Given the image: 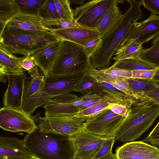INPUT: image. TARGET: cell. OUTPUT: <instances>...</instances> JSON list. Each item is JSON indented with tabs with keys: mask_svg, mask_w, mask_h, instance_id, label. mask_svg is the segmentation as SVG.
<instances>
[{
	"mask_svg": "<svg viewBox=\"0 0 159 159\" xmlns=\"http://www.w3.org/2000/svg\"><path fill=\"white\" fill-rule=\"evenodd\" d=\"M142 5L151 12V14L159 15V0H141Z\"/></svg>",
	"mask_w": 159,
	"mask_h": 159,
	"instance_id": "b9f144b4",
	"label": "cell"
},
{
	"mask_svg": "<svg viewBox=\"0 0 159 159\" xmlns=\"http://www.w3.org/2000/svg\"><path fill=\"white\" fill-rule=\"evenodd\" d=\"M115 136L108 137L100 149L92 159H99L112 152V149L116 140Z\"/></svg>",
	"mask_w": 159,
	"mask_h": 159,
	"instance_id": "d590c367",
	"label": "cell"
},
{
	"mask_svg": "<svg viewBox=\"0 0 159 159\" xmlns=\"http://www.w3.org/2000/svg\"><path fill=\"white\" fill-rule=\"evenodd\" d=\"M23 159H39V158L36 157H35L33 155H32L31 157H30L25 158H24Z\"/></svg>",
	"mask_w": 159,
	"mask_h": 159,
	"instance_id": "816d5d0a",
	"label": "cell"
},
{
	"mask_svg": "<svg viewBox=\"0 0 159 159\" xmlns=\"http://www.w3.org/2000/svg\"><path fill=\"white\" fill-rule=\"evenodd\" d=\"M37 66H35L28 71V73L31 78L36 77L41 75Z\"/></svg>",
	"mask_w": 159,
	"mask_h": 159,
	"instance_id": "7dc6e473",
	"label": "cell"
},
{
	"mask_svg": "<svg viewBox=\"0 0 159 159\" xmlns=\"http://www.w3.org/2000/svg\"><path fill=\"white\" fill-rule=\"evenodd\" d=\"M125 117L106 109L96 115L88 116L84 122V129L102 136H115Z\"/></svg>",
	"mask_w": 159,
	"mask_h": 159,
	"instance_id": "9c48e42d",
	"label": "cell"
},
{
	"mask_svg": "<svg viewBox=\"0 0 159 159\" xmlns=\"http://www.w3.org/2000/svg\"><path fill=\"white\" fill-rule=\"evenodd\" d=\"M143 44L136 40L131 42L120 49L118 50L113 58L115 61L128 58L141 59Z\"/></svg>",
	"mask_w": 159,
	"mask_h": 159,
	"instance_id": "484cf974",
	"label": "cell"
},
{
	"mask_svg": "<svg viewBox=\"0 0 159 159\" xmlns=\"http://www.w3.org/2000/svg\"><path fill=\"white\" fill-rule=\"evenodd\" d=\"M21 66L24 69L28 71L35 66H37V63L33 57L29 55H26L23 60Z\"/></svg>",
	"mask_w": 159,
	"mask_h": 159,
	"instance_id": "7bdbcfd3",
	"label": "cell"
},
{
	"mask_svg": "<svg viewBox=\"0 0 159 159\" xmlns=\"http://www.w3.org/2000/svg\"><path fill=\"white\" fill-rule=\"evenodd\" d=\"M20 12L24 13L38 15L39 10L45 0H15Z\"/></svg>",
	"mask_w": 159,
	"mask_h": 159,
	"instance_id": "4dcf8cb0",
	"label": "cell"
},
{
	"mask_svg": "<svg viewBox=\"0 0 159 159\" xmlns=\"http://www.w3.org/2000/svg\"><path fill=\"white\" fill-rule=\"evenodd\" d=\"M45 82L44 75H41L33 78L26 76L25 80L23 103L31 95L43 88Z\"/></svg>",
	"mask_w": 159,
	"mask_h": 159,
	"instance_id": "83f0119b",
	"label": "cell"
},
{
	"mask_svg": "<svg viewBox=\"0 0 159 159\" xmlns=\"http://www.w3.org/2000/svg\"><path fill=\"white\" fill-rule=\"evenodd\" d=\"M54 2L60 19L71 22L75 20L74 12L70 6L69 0H54Z\"/></svg>",
	"mask_w": 159,
	"mask_h": 159,
	"instance_id": "d6a6232c",
	"label": "cell"
},
{
	"mask_svg": "<svg viewBox=\"0 0 159 159\" xmlns=\"http://www.w3.org/2000/svg\"><path fill=\"white\" fill-rule=\"evenodd\" d=\"M95 86V80L85 73L82 74L80 81L75 86L73 92L82 93L85 97L92 94L93 92V89Z\"/></svg>",
	"mask_w": 159,
	"mask_h": 159,
	"instance_id": "1f68e13d",
	"label": "cell"
},
{
	"mask_svg": "<svg viewBox=\"0 0 159 159\" xmlns=\"http://www.w3.org/2000/svg\"><path fill=\"white\" fill-rule=\"evenodd\" d=\"M124 14L117 4L113 5L105 13L97 23L96 28L101 38L113 31L121 21Z\"/></svg>",
	"mask_w": 159,
	"mask_h": 159,
	"instance_id": "44dd1931",
	"label": "cell"
},
{
	"mask_svg": "<svg viewBox=\"0 0 159 159\" xmlns=\"http://www.w3.org/2000/svg\"><path fill=\"white\" fill-rule=\"evenodd\" d=\"M73 153V159H92L108 137L90 133L84 129L69 136Z\"/></svg>",
	"mask_w": 159,
	"mask_h": 159,
	"instance_id": "8fae6325",
	"label": "cell"
},
{
	"mask_svg": "<svg viewBox=\"0 0 159 159\" xmlns=\"http://www.w3.org/2000/svg\"><path fill=\"white\" fill-rule=\"evenodd\" d=\"M33 117L40 132L70 136L84 128L88 116H79L76 114L45 115L42 117L39 112Z\"/></svg>",
	"mask_w": 159,
	"mask_h": 159,
	"instance_id": "52a82bcc",
	"label": "cell"
},
{
	"mask_svg": "<svg viewBox=\"0 0 159 159\" xmlns=\"http://www.w3.org/2000/svg\"><path fill=\"white\" fill-rule=\"evenodd\" d=\"M87 96L67 103H49L43 105L45 115H75L80 111V106L86 101Z\"/></svg>",
	"mask_w": 159,
	"mask_h": 159,
	"instance_id": "603a6c76",
	"label": "cell"
},
{
	"mask_svg": "<svg viewBox=\"0 0 159 159\" xmlns=\"http://www.w3.org/2000/svg\"><path fill=\"white\" fill-rule=\"evenodd\" d=\"M104 99L99 94L95 93L87 96L86 101L80 106V111L84 110L92 106L96 103Z\"/></svg>",
	"mask_w": 159,
	"mask_h": 159,
	"instance_id": "f35d334b",
	"label": "cell"
},
{
	"mask_svg": "<svg viewBox=\"0 0 159 159\" xmlns=\"http://www.w3.org/2000/svg\"><path fill=\"white\" fill-rule=\"evenodd\" d=\"M47 30L62 40L71 42L83 47L90 41L101 38L96 29L87 27Z\"/></svg>",
	"mask_w": 159,
	"mask_h": 159,
	"instance_id": "9a60e30c",
	"label": "cell"
},
{
	"mask_svg": "<svg viewBox=\"0 0 159 159\" xmlns=\"http://www.w3.org/2000/svg\"><path fill=\"white\" fill-rule=\"evenodd\" d=\"M90 59L83 47L71 42L62 40L59 54L48 75L83 74L87 70Z\"/></svg>",
	"mask_w": 159,
	"mask_h": 159,
	"instance_id": "8992f818",
	"label": "cell"
},
{
	"mask_svg": "<svg viewBox=\"0 0 159 159\" xmlns=\"http://www.w3.org/2000/svg\"><path fill=\"white\" fill-rule=\"evenodd\" d=\"M32 155L40 159H73L74 153L69 136L43 133L38 128L27 134L23 140Z\"/></svg>",
	"mask_w": 159,
	"mask_h": 159,
	"instance_id": "5b68a950",
	"label": "cell"
},
{
	"mask_svg": "<svg viewBox=\"0 0 159 159\" xmlns=\"http://www.w3.org/2000/svg\"><path fill=\"white\" fill-rule=\"evenodd\" d=\"M26 56L17 57L0 48V81L6 83L8 75H22L25 70L21 66Z\"/></svg>",
	"mask_w": 159,
	"mask_h": 159,
	"instance_id": "d6986e66",
	"label": "cell"
},
{
	"mask_svg": "<svg viewBox=\"0 0 159 159\" xmlns=\"http://www.w3.org/2000/svg\"><path fill=\"white\" fill-rule=\"evenodd\" d=\"M86 0H70V3H73L75 4H80L81 5H83L84 3V2Z\"/></svg>",
	"mask_w": 159,
	"mask_h": 159,
	"instance_id": "f907efd6",
	"label": "cell"
},
{
	"mask_svg": "<svg viewBox=\"0 0 159 159\" xmlns=\"http://www.w3.org/2000/svg\"><path fill=\"white\" fill-rule=\"evenodd\" d=\"M115 152L116 159H159V150L143 141L127 142Z\"/></svg>",
	"mask_w": 159,
	"mask_h": 159,
	"instance_id": "4fadbf2b",
	"label": "cell"
},
{
	"mask_svg": "<svg viewBox=\"0 0 159 159\" xmlns=\"http://www.w3.org/2000/svg\"><path fill=\"white\" fill-rule=\"evenodd\" d=\"M119 69L132 71L153 70L157 67L141 59L128 58L115 61L112 65Z\"/></svg>",
	"mask_w": 159,
	"mask_h": 159,
	"instance_id": "d4e9b609",
	"label": "cell"
},
{
	"mask_svg": "<svg viewBox=\"0 0 159 159\" xmlns=\"http://www.w3.org/2000/svg\"><path fill=\"white\" fill-rule=\"evenodd\" d=\"M152 79L157 83H159V66L156 69L155 73Z\"/></svg>",
	"mask_w": 159,
	"mask_h": 159,
	"instance_id": "c3c4849f",
	"label": "cell"
},
{
	"mask_svg": "<svg viewBox=\"0 0 159 159\" xmlns=\"http://www.w3.org/2000/svg\"><path fill=\"white\" fill-rule=\"evenodd\" d=\"M43 21L39 15L19 12L14 15L6 23L5 26L25 30L45 31L47 30V28L42 24Z\"/></svg>",
	"mask_w": 159,
	"mask_h": 159,
	"instance_id": "ffe728a7",
	"label": "cell"
},
{
	"mask_svg": "<svg viewBox=\"0 0 159 159\" xmlns=\"http://www.w3.org/2000/svg\"><path fill=\"white\" fill-rule=\"evenodd\" d=\"M93 90L109 103L121 104L128 108L130 107L135 98L134 96L126 95L109 84L96 81Z\"/></svg>",
	"mask_w": 159,
	"mask_h": 159,
	"instance_id": "ac0fdd59",
	"label": "cell"
},
{
	"mask_svg": "<svg viewBox=\"0 0 159 159\" xmlns=\"http://www.w3.org/2000/svg\"><path fill=\"white\" fill-rule=\"evenodd\" d=\"M110 103L106 100L104 99L86 109L80 111L76 115L79 116H93L107 109Z\"/></svg>",
	"mask_w": 159,
	"mask_h": 159,
	"instance_id": "836d02e7",
	"label": "cell"
},
{
	"mask_svg": "<svg viewBox=\"0 0 159 159\" xmlns=\"http://www.w3.org/2000/svg\"><path fill=\"white\" fill-rule=\"evenodd\" d=\"M19 12L18 7L15 0H0V33L9 20Z\"/></svg>",
	"mask_w": 159,
	"mask_h": 159,
	"instance_id": "4316f807",
	"label": "cell"
},
{
	"mask_svg": "<svg viewBox=\"0 0 159 159\" xmlns=\"http://www.w3.org/2000/svg\"><path fill=\"white\" fill-rule=\"evenodd\" d=\"M60 39L48 30L34 31L5 26L0 33V48L12 54L31 55Z\"/></svg>",
	"mask_w": 159,
	"mask_h": 159,
	"instance_id": "277c9868",
	"label": "cell"
},
{
	"mask_svg": "<svg viewBox=\"0 0 159 159\" xmlns=\"http://www.w3.org/2000/svg\"><path fill=\"white\" fill-rule=\"evenodd\" d=\"M143 96L149 98L155 103L159 105V84L152 90L145 93Z\"/></svg>",
	"mask_w": 159,
	"mask_h": 159,
	"instance_id": "ee69618b",
	"label": "cell"
},
{
	"mask_svg": "<svg viewBox=\"0 0 159 159\" xmlns=\"http://www.w3.org/2000/svg\"><path fill=\"white\" fill-rule=\"evenodd\" d=\"M147 137L149 138H159V121Z\"/></svg>",
	"mask_w": 159,
	"mask_h": 159,
	"instance_id": "bcb514c9",
	"label": "cell"
},
{
	"mask_svg": "<svg viewBox=\"0 0 159 159\" xmlns=\"http://www.w3.org/2000/svg\"><path fill=\"white\" fill-rule=\"evenodd\" d=\"M82 74L71 76H45L44 86L31 95L23 105V110L30 115L37 108L49 103H67L75 102L79 97L70 93L81 79Z\"/></svg>",
	"mask_w": 159,
	"mask_h": 159,
	"instance_id": "6da1fadb",
	"label": "cell"
},
{
	"mask_svg": "<svg viewBox=\"0 0 159 159\" xmlns=\"http://www.w3.org/2000/svg\"><path fill=\"white\" fill-rule=\"evenodd\" d=\"M38 15L43 21H53L60 19L54 0H45L39 10Z\"/></svg>",
	"mask_w": 159,
	"mask_h": 159,
	"instance_id": "f546056e",
	"label": "cell"
},
{
	"mask_svg": "<svg viewBox=\"0 0 159 159\" xmlns=\"http://www.w3.org/2000/svg\"><path fill=\"white\" fill-rule=\"evenodd\" d=\"M27 76L22 75H7L8 85L4 94V107L23 110L25 83Z\"/></svg>",
	"mask_w": 159,
	"mask_h": 159,
	"instance_id": "5bb4252c",
	"label": "cell"
},
{
	"mask_svg": "<svg viewBox=\"0 0 159 159\" xmlns=\"http://www.w3.org/2000/svg\"><path fill=\"white\" fill-rule=\"evenodd\" d=\"M159 34V15L151 14L146 20L135 23L118 50L122 49L134 40L143 44L154 39Z\"/></svg>",
	"mask_w": 159,
	"mask_h": 159,
	"instance_id": "7c38bea8",
	"label": "cell"
},
{
	"mask_svg": "<svg viewBox=\"0 0 159 159\" xmlns=\"http://www.w3.org/2000/svg\"><path fill=\"white\" fill-rule=\"evenodd\" d=\"M100 70L105 73L115 76L125 78H131V71L119 69L113 65L108 68Z\"/></svg>",
	"mask_w": 159,
	"mask_h": 159,
	"instance_id": "8d00e7d4",
	"label": "cell"
},
{
	"mask_svg": "<svg viewBox=\"0 0 159 159\" xmlns=\"http://www.w3.org/2000/svg\"><path fill=\"white\" fill-rule=\"evenodd\" d=\"M159 116V104L144 96H136L128 115L116 132V139L128 142L138 139L150 129Z\"/></svg>",
	"mask_w": 159,
	"mask_h": 159,
	"instance_id": "7a4b0ae2",
	"label": "cell"
},
{
	"mask_svg": "<svg viewBox=\"0 0 159 159\" xmlns=\"http://www.w3.org/2000/svg\"><path fill=\"white\" fill-rule=\"evenodd\" d=\"M143 141L151 144L159 150V138H149L146 137Z\"/></svg>",
	"mask_w": 159,
	"mask_h": 159,
	"instance_id": "f6af8a7d",
	"label": "cell"
},
{
	"mask_svg": "<svg viewBox=\"0 0 159 159\" xmlns=\"http://www.w3.org/2000/svg\"><path fill=\"white\" fill-rule=\"evenodd\" d=\"M0 127L7 131L24 132L27 134L38 128L33 116L23 110L4 106L0 109Z\"/></svg>",
	"mask_w": 159,
	"mask_h": 159,
	"instance_id": "30bf717a",
	"label": "cell"
},
{
	"mask_svg": "<svg viewBox=\"0 0 159 159\" xmlns=\"http://www.w3.org/2000/svg\"><path fill=\"white\" fill-rule=\"evenodd\" d=\"M86 73L97 82L109 84L127 95L133 96L126 81V78L105 73L101 70L95 68L90 62Z\"/></svg>",
	"mask_w": 159,
	"mask_h": 159,
	"instance_id": "7402d4cb",
	"label": "cell"
},
{
	"mask_svg": "<svg viewBox=\"0 0 159 159\" xmlns=\"http://www.w3.org/2000/svg\"><path fill=\"white\" fill-rule=\"evenodd\" d=\"M155 38H159V34Z\"/></svg>",
	"mask_w": 159,
	"mask_h": 159,
	"instance_id": "f5cc1de1",
	"label": "cell"
},
{
	"mask_svg": "<svg viewBox=\"0 0 159 159\" xmlns=\"http://www.w3.org/2000/svg\"><path fill=\"white\" fill-rule=\"evenodd\" d=\"M41 23L44 26L48 28L52 27V26H57L58 28L57 29H53L57 30L86 27L77 23L75 20L73 22H71L61 19L53 21H43L41 22Z\"/></svg>",
	"mask_w": 159,
	"mask_h": 159,
	"instance_id": "e575fe53",
	"label": "cell"
},
{
	"mask_svg": "<svg viewBox=\"0 0 159 159\" xmlns=\"http://www.w3.org/2000/svg\"><path fill=\"white\" fill-rule=\"evenodd\" d=\"M32 155L23 140L16 137L0 136V159H23Z\"/></svg>",
	"mask_w": 159,
	"mask_h": 159,
	"instance_id": "2e32d148",
	"label": "cell"
},
{
	"mask_svg": "<svg viewBox=\"0 0 159 159\" xmlns=\"http://www.w3.org/2000/svg\"><path fill=\"white\" fill-rule=\"evenodd\" d=\"M61 46L62 40L60 39L31 54L44 76L49 75L59 55Z\"/></svg>",
	"mask_w": 159,
	"mask_h": 159,
	"instance_id": "e0dca14e",
	"label": "cell"
},
{
	"mask_svg": "<svg viewBox=\"0 0 159 159\" xmlns=\"http://www.w3.org/2000/svg\"><path fill=\"white\" fill-rule=\"evenodd\" d=\"M101 42V38H99L90 41L83 47L84 51L90 58L100 47Z\"/></svg>",
	"mask_w": 159,
	"mask_h": 159,
	"instance_id": "74e56055",
	"label": "cell"
},
{
	"mask_svg": "<svg viewBox=\"0 0 159 159\" xmlns=\"http://www.w3.org/2000/svg\"><path fill=\"white\" fill-rule=\"evenodd\" d=\"M99 159H116L115 155L112 152L105 156Z\"/></svg>",
	"mask_w": 159,
	"mask_h": 159,
	"instance_id": "681fc988",
	"label": "cell"
},
{
	"mask_svg": "<svg viewBox=\"0 0 159 159\" xmlns=\"http://www.w3.org/2000/svg\"><path fill=\"white\" fill-rule=\"evenodd\" d=\"M124 2L118 0L90 1L73 10L74 20L85 27L96 29L97 23L111 7Z\"/></svg>",
	"mask_w": 159,
	"mask_h": 159,
	"instance_id": "ba28073f",
	"label": "cell"
},
{
	"mask_svg": "<svg viewBox=\"0 0 159 159\" xmlns=\"http://www.w3.org/2000/svg\"><path fill=\"white\" fill-rule=\"evenodd\" d=\"M126 81L133 96H143L152 90L158 84L152 79L127 78Z\"/></svg>",
	"mask_w": 159,
	"mask_h": 159,
	"instance_id": "cb8c5ba5",
	"label": "cell"
},
{
	"mask_svg": "<svg viewBox=\"0 0 159 159\" xmlns=\"http://www.w3.org/2000/svg\"><path fill=\"white\" fill-rule=\"evenodd\" d=\"M153 70H140L131 71V78L142 79H152L156 71Z\"/></svg>",
	"mask_w": 159,
	"mask_h": 159,
	"instance_id": "60d3db41",
	"label": "cell"
},
{
	"mask_svg": "<svg viewBox=\"0 0 159 159\" xmlns=\"http://www.w3.org/2000/svg\"><path fill=\"white\" fill-rule=\"evenodd\" d=\"M152 45L149 48L142 49L141 58L158 67L159 66V38H155Z\"/></svg>",
	"mask_w": 159,
	"mask_h": 159,
	"instance_id": "f1b7e54d",
	"label": "cell"
},
{
	"mask_svg": "<svg viewBox=\"0 0 159 159\" xmlns=\"http://www.w3.org/2000/svg\"><path fill=\"white\" fill-rule=\"evenodd\" d=\"M130 5L129 9L124 14L119 25L107 35L101 38L100 47L90 59L92 65L100 70L110 66L111 59L116 51L123 39L139 19L143 18L140 7L142 5L140 1L127 0Z\"/></svg>",
	"mask_w": 159,
	"mask_h": 159,
	"instance_id": "3957f363",
	"label": "cell"
},
{
	"mask_svg": "<svg viewBox=\"0 0 159 159\" xmlns=\"http://www.w3.org/2000/svg\"><path fill=\"white\" fill-rule=\"evenodd\" d=\"M107 109L117 115L125 117L127 116L129 111V108L117 103H110Z\"/></svg>",
	"mask_w": 159,
	"mask_h": 159,
	"instance_id": "ab89813d",
	"label": "cell"
},
{
	"mask_svg": "<svg viewBox=\"0 0 159 159\" xmlns=\"http://www.w3.org/2000/svg\"></svg>",
	"mask_w": 159,
	"mask_h": 159,
	"instance_id": "db71d44e",
	"label": "cell"
}]
</instances>
